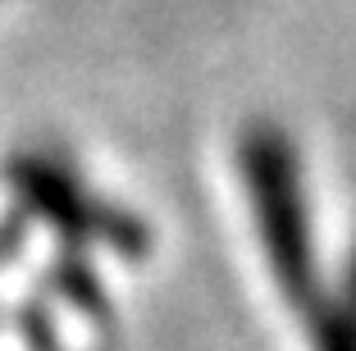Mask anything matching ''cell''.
Listing matches in <instances>:
<instances>
[{
  "mask_svg": "<svg viewBox=\"0 0 356 351\" xmlns=\"http://www.w3.org/2000/svg\"><path fill=\"white\" fill-rule=\"evenodd\" d=\"M315 320V351H356V251L343 269L334 297L320 301Z\"/></svg>",
  "mask_w": 356,
  "mask_h": 351,
  "instance_id": "obj_2",
  "label": "cell"
},
{
  "mask_svg": "<svg viewBox=\"0 0 356 351\" xmlns=\"http://www.w3.org/2000/svg\"><path fill=\"white\" fill-rule=\"evenodd\" d=\"M242 174H247V192H252L256 219H261V238L270 247L274 279L302 315H315L325 292H320V274H315L302 169H297L288 137L274 128H256L242 142Z\"/></svg>",
  "mask_w": 356,
  "mask_h": 351,
  "instance_id": "obj_1",
  "label": "cell"
}]
</instances>
